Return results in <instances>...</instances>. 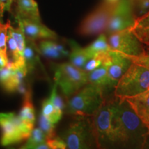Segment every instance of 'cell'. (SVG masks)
I'll list each match as a JSON object with an SVG mask.
<instances>
[{
    "label": "cell",
    "instance_id": "6da1fadb",
    "mask_svg": "<svg viewBox=\"0 0 149 149\" xmlns=\"http://www.w3.org/2000/svg\"><path fill=\"white\" fill-rule=\"evenodd\" d=\"M113 101L112 146L142 148L146 143L148 128L126 99Z\"/></svg>",
    "mask_w": 149,
    "mask_h": 149
},
{
    "label": "cell",
    "instance_id": "7a4b0ae2",
    "mask_svg": "<svg viewBox=\"0 0 149 149\" xmlns=\"http://www.w3.org/2000/svg\"><path fill=\"white\" fill-rule=\"evenodd\" d=\"M61 137L66 143V148H97L92 116L74 115Z\"/></svg>",
    "mask_w": 149,
    "mask_h": 149
},
{
    "label": "cell",
    "instance_id": "3957f363",
    "mask_svg": "<svg viewBox=\"0 0 149 149\" xmlns=\"http://www.w3.org/2000/svg\"><path fill=\"white\" fill-rule=\"evenodd\" d=\"M105 102L103 88L88 83L68 100L67 112L73 115L93 116Z\"/></svg>",
    "mask_w": 149,
    "mask_h": 149
},
{
    "label": "cell",
    "instance_id": "277c9868",
    "mask_svg": "<svg viewBox=\"0 0 149 149\" xmlns=\"http://www.w3.org/2000/svg\"><path fill=\"white\" fill-rule=\"evenodd\" d=\"M115 95L123 100L149 89V68L133 63L115 86Z\"/></svg>",
    "mask_w": 149,
    "mask_h": 149
},
{
    "label": "cell",
    "instance_id": "5b68a950",
    "mask_svg": "<svg viewBox=\"0 0 149 149\" xmlns=\"http://www.w3.org/2000/svg\"><path fill=\"white\" fill-rule=\"evenodd\" d=\"M55 81L69 97L88 83V72L70 63H64L56 66Z\"/></svg>",
    "mask_w": 149,
    "mask_h": 149
},
{
    "label": "cell",
    "instance_id": "8992f818",
    "mask_svg": "<svg viewBox=\"0 0 149 149\" xmlns=\"http://www.w3.org/2000/svg\"><path fill=\"white\" fill-rule=\"evenodd\" d=\"M117 1L106 0L86 17L78 33L82 36L100 35L107 31L108 24Z\"/></svg>",
    "mask_w": 149,
    "mask_h": 149
},
{
    "label": "cell",
    "instance_id": "52a82bcc",
    "mask_svg": "<svg viewBox=\"0 0 149 149\" xmlns=\"http://www.w3.org/2000/svg\"><path fill=\"white\" fill-rule=\"evenodd\" d=\"M0 144L2 146H9L27 139L33 129L14 113H0Z\"/></svg>",
    "mask_w": 149,
    "mask_h": 149
},
{
    "label": "cell",
    "instance_id": "ba28073f",
    "mask_svg": "<svg viewBox=\"0 0 149 149\" xmlns=\"http://www.w3.org/2000/svg\"><path fill=\"white\" fill-rule=\"evenodd\" d=\"M112 115L113 101H105L92 116L97 148L112 146Z\"/></svg>",
    "mask_w": 149,
    "mask_h": 149
},
{
    "label": "cell",
    "instance_id": "9c48e42d",
    "mask_svg": "<svg viewBox=\"0 0 149 149\" xmlns=\"http://www.w3.org/2000/svg\"><path fill=\"white\" fill-rule=\"evenodd\" d=\"M110 49L129 57L139 56L145 51L144 46L130 29L117 31L108 37Z\"/></svg>",
    "mask_w": 149,
    "mask_h": 149
},
{
    "label": "cell",
    "instance_id": "30bf717a",
    "mask_svg": "<svg viewBox=\"0 0 149 149\" xmlns=\"http://www.w3.org/2000/svg\"><path fill=\"white\" fill-rule=\"evenodd\" d=\"M133 12V0H118L110 19L107 32L110 35L117 31L129 29L136 20Z\"/></svg>",
    "mask_w": 149,
    "mask_h": 149
},
{
    "label": "cell",
    "instance_id": "8fae6325",
    "mask_svg": "<svg viewBox=\"0 0 149 149\" xmlns=\"http://www.w3.org/2000/svg\"><path fill=\"white\" fill-rule=\"evenodd\" d=\"M109 86L115 87L123 74L127 71L129 67L133 64V61L128 56L120 52L111 50L109 51Z\"/></svg>",
    "mask_w": 149,
    "mask_h": 149
},
{
    "label": "cell",
    "instance_id": "7c38bea8",
    "mask_svg": "<svg viewBox=\"0 0 149 149\" xmlns=\"http://www.w3.org/2000/svg\"><path fill=\"white\" fill-rule=\"evenodd\" d=\"M19 26L23 29L26 38L35 41L37 39H57V34L41 23V21L16 15Z\"/></svg>",
    "mask_w": 149,
    "mask_h": 149
},
{
    "label": "cell",
    "instance_id": "4fadbf2b",
    "mask_svg": "<svg viewBox=\"0 0 149 149\" xmlns=\"http://www.w3.org/2000/svg\"><path fill=\"white\" fill-rule=\"evenodd\" d=\"M126 100L140 120L146 125L149 124V89Z\"/></svg>",
    "mask_w": 149,
    "mask_h": 149
},
{
    "label": "cell",
    "instance_id": "5bb4252c",
    "mask_svg": "<svg viewBox=\"0 0 149 149\" xmlns=\"http://www.w3.org/2000/svg\"><path fill=\"white\" fill-rule=\"evenodd\" d=\"M109 65V52L104 62L97 68L88 72V81L89 84L103 87L109 86L108 68Z\"/></svg>",
    "mask_w": 149,
    "mask_h": 149
},
{
    "label": "cell",
    "instance_id": "9a60e30c",
    "mask_svg": "<svg viewBox=\"0 0 149 149\" xmlns=\"http://www.w3.org/2000/svg\"><path fill=\"white\" fill-rule=\"evenodd\" d=\"M38 49L44 57L50 59H60L69 55L64 46L51 40L42 41Z\"/></svg>",
    "mask_w": 149,
    "mask_h": 149
},
{
    "label": "cell",
    "instance_id": "2e32d148",
    "mask_svg": "<svg viewBox=\"0 0 149 149\" xmlns=\"http://www.w3.org/2000/svg\"><path fill=\"white\" fill-rule=\"evenodd\" d=\"M130 29L143 44L149 45V11L137 17L134 25Z\"/></svg>",
    "mask_w": 149,
    "mask_h": 149
},
{
    "label": "cell",
    "instance_id": "e0dca14e",
    "mask_svg": "<svg viewBox=\"0 0 149 149\" xmlns=\"http://www.w3.org/2000/svg\"><path fill=\"white\" fill-rule=\"evenodd\" d=\"M17 15L40 21L38 6L35 0H16Z\"/></svg>",
    "mask_w": 149,
    "mask_h": 149
},
{
    "label": "cell",
    "instance_id": "ac0fdd59",
    "mask_svg": "<svg viewBox=\"0 0 149 149\" xmlns=\"http://www.w3.org/2000/svg\"><path fill=\"white\" fill-rule=\"evenodd\" d=\"M39 49L35 44L34 41L26 39L25 48H24V57L25 59V64L28 72H32L34 70L39 63Z\"/></svg>",
    "mask_w": 149,
    "mask_h": 149
},
{
    "label": "cell",
    "instance_id": "d6986e66",
    "mask_svg": "<svg viewBox=\"0 0 149 149\" xmlns=\"http://www.w3.org/2000/svg\"><path fill=\"white\" fill-rule=\"evenodd\" d=\"M19 116L22 119V120L28 125L32 127L34 126L35 115L32 102V94H31V90H29L24 95V103Z\"/></svg>",
    "mask_w": 149,
    "mask_h": 149
},
{
    "label": "cell",
    "instance_id": "ffe728a7",
    "mask_svg": "<svg viewBox=\"0 0 149 149\" xmlns=\"http://www.w3.org/2000/svg\"><path fill=\"white\" fill-rule=\"evenodd\" d=\"M110 46L108 43V39L105 34L101 33L97 38L84 48L85 53L89 59L100 54L107 53L110 51Z\"/></svg>",
    "mask_w": 149,
    "mask_h": 149
},
{
    "label": "cell",
    "instance_id": "44dd1931",
    "mask_svg": "<svg viewBox=\"0 0 149 149\" xmlns=\"http://www.w3.org/2000/svg\"><path fill=\"white\" fill-rule=\"evenodd\" d=\"M71 51L69 54L70 64L79 68H83L89 58L85 53L84 48H82L75 41H68Z\"/></svg>",
    "mask_w": 149,
    "mask_h": 149
},
{
    "label": "cell",
    "instance_id": "7402d4cb",
    "mask_svg": "<svg viewBox=\"0 0 149 149\" xmlns=\"http://www.w3.org/2000/svg\"><path fill=\"white\" fill-rule=\"evenodd\" d=\"M42 114L45 115L52 123L55 124L60 120L63 113L55 109L53 104L52 103L51 99L48 98L44 100L42 102Z\"/></svg>",
    "mask_w": 149,
    "mask_h": 149
},
{
    "label": "cell",
    "instance_id": "603a6c76",
    "mask_svg": "<svg viewBox=\"0 0 149 149\" xmlns=\"http://www.w3.org/2000/svg\"><path fill=\"white\" fill-rule=\"evenodd\" d=\"M47 140L45 134L40 128L33 129L31 135L27 139V142L21 147V148L32 149L36 148L39 145L46 142Z\"/></svg>",
    "mask_w": 149,
    "mask_h": 149
},
{
    "label": "cell",
    "instance_id": "cb8c5ba5",
    "mask_svg": "<svg viewBox=\"0 0 149 149\" xmlns=\"http://www.w3.org/2000/svg\"><path fill=\"white\" fill-rule=\"evenodd\" d=\"M8 31L10 32V33L12 35L13 37L14 38L15 41L17 46L18 51L19 52L20 55L24 56V48H25V44H26V40H25V35L23 31V29L20 26H19L17 28L15 29V28L12 27L10 24L9 25Z\"/></svg>",
    "mask_w": 149,
    "mask_h": 149
},
{
    "label": "cell",
    "instance_id": "d4e9b609",
    "mask_svg": "<svg viewBox=\"0 0 149 149\" xmlns=\"http://www.w3.org/2000/svg\"><path fill=\"white\" fill-rule=\"evenodd\" d=\"M39 126L40 129L45 134L47 139H52L55 137V124L52 123L42 113L40 115V118H39Z\"/></svg>",
    "mask_w": 149,
    "mask_h": 149
},
{
    "label": "cell",
    "instance_id": "484cf974",
    "mask_svg": "<svg viewBox=\"0 0 149 149\" xmlns=\"http://www.w3.org/2000/svg\"><path fill=\"white\" fill-rule=\"evenodd\" d=\"M107 53H108L100 54V55H96L92 57V58L89 59L84 66L83 70H85L86 72H89L95 69L104 62V61L105 60L106 57L107 56Z\"/></svg>",
    "mask_w": 149,
    "mask_h": 149
},
{
    "label": "cell",
    "instance_id": "4316f807",
    "mask_svg": "<svg viewBox=\"0 0 149 149\" xmlns=\"http://www.w3.org/2000/svg\"><path fill=\"white\" fill-rule=\"evenodd\" d=\"M57 84L55 81V84H54L53 89H52V92L51 94V97H50V99H51L52 103L53 104L54 107H55V109L58 110L59 111L63 113V111L65 109V104L63 102L62 99L61 98V97L57 94Z\"/></svg>",
    "mask_w": 149,
    "mask_h": 149
},
{
    "label": "cell",
    "instance_id": "83f0119b",
    "mask_svg": "<svg viewBox=\"0 0 149 149\" xmlns=\"http://www.w3.org/2000/svg\"><path fill=\"white\" fill-rule=\"evenodd\" d=\"M10 22H8L6 24H3L0 22V51L6 54V40L7 32Z\"/></svg>",
    "mask_w": 149,
    "mask_h": 149
},
{
    "label": "cell",
    "instance_id": "f1b7e54d",
    "mask_svg": "<svg viewBox=\"0 0 149 149\" xmlns=\"http://www.w3.org/2000/svg\"><path fill=\"white\" fill-rule=\"evenodd\" d=\"M133 3L140 16L149 11V0H133Z\"/></svg>",
    "mask_w": 149,
    "mask_h": 149
},
{
    "label": "cell",
    "instance_id": "f546056e",
    "mask_svg": "<svg viewBox=\"0 0 149 149\" xmlns=\"http://www.w3.org/2000/svg\"><path fill=\"white\" fill-rule=\"evenodd\" d=\"M129 57L131 59V60L133 63L141 65V66L149 68V51H145L140 55Z\"/></svg>",
    "mask_w": 149,
    "mask_h": 149
},
{
    "label": "cell",
    "instance_id": "4dcf8cb0",
    "mask_svg": "<svg viewBox=\"0 0 149 149\" xmlns=\"http://www.w3.org/2000/svg\"><path fill=\"white\" fill-rule=\"evenodd\" d=\"M46 142L49 146L50 149H65L66 148V144L61 137H57L46 140Z\"/></svg>",
    "mask_w": 149,
    "mask_h": 149
},
{
    "label": "cell",
    "instance_id": "1f68e13d",
    "mask_svg": "<svg viewBox=\"0 0 149 149\" xmlns=\"http://www.w3.org/2000/svg\"><path fill=\"white\" fill-rule=\"evenodd\" d=\"M13 73V70L10 69L7 66L0 70V84L3 86L8 81L11 76Z\"/></svg>",
    "mask_w": 149,
    "mask_h": 149
},
{
    "label": "cell",
    "instance_id": "d6a6232c",
    "mask_svg": "<svg viewBox=\"0 0 149 149\" xmlns=\"http://www.w3.org/2000/svg\"><path fill=\"white\" fill-rule=\"evenodd\" d=\"M12 0H0V21L1 22L3 12L10 11Z\"/></svg>",
    "mask_w": 149,
    "mask_h": 149
},
{
    "label": "cell",
    "instance_id": "836d02e7",
    "mask_svg": "<svg viewBox=\"0 0 149 149\" xmlns=\"http://www.w3.org/2000/svg\"><path fill=\"white\" fill-rule=\"evenodd\" d=\"M8 62V57H7L6 54L2 53L0 51V70L6 66Z\"/></svg>",
    "mask_w": 149,
    "mask_h": 149
},
{
    "label": "cell",
    "instance_id": "e575fe53",
    "mask_svg": "<svg viewBox=\"0 0 149 149\" xmlns=\"http://www.w3.org/2000/svg\"><path fill=\"white\" fill-rule=\"evenodd\" d=\"M144 48H145V51H149V45L146 46V47H144Z\"/></svg>",
    "mask_w": 149,
    "mask_h": 149
},
{
    "label": "cell",
    "instance_id": "d590c367",
    "mask_svg": "<svg viewBox=\"0 0 149 149\" xmlns=\"http://www.w3.org/2000/svg\"><path fill=\"white\" fill-rule=\"evenodd\" d=\"M146 126H147V128H148V136H149V124H147Z\"/></svg>",
    "mask_w": 149,
    "mask_h": 149
},
{
    "label": "cell",
    "instance_id": "8d00e7d4",
    "mask_svg": "<svg viewBox=\"0 0 149 149\" xmlns=\"http://www.w3.org/2000/svg\"><path fill=\"white\" fill-rule=\"evenodd\" d=\"M109 1H117L118 0H109Z\"/></svg>",
    "mask_w": 149,
    "mask_h": 149
}]
</instances>
